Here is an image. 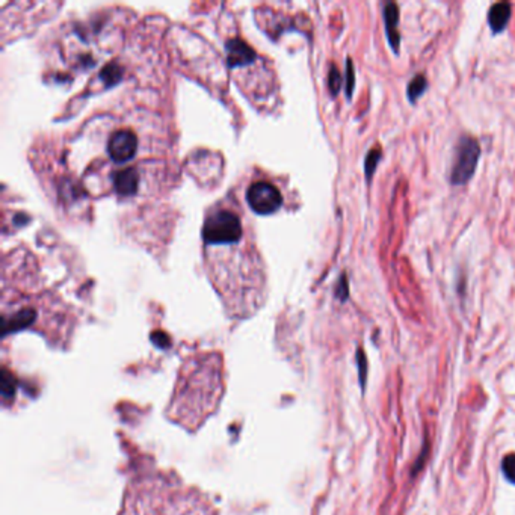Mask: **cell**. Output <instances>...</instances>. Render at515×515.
I'll use <instances>...</instances> for the list:
<instances>
[{"mask_svg": "<svg viewBox=\"0 0 515 515\" xmlns=\"http://www.w3.org/2000/svg\"><path fill=\"white\" fill-rule=\"evenodd\" d=\"M120 515H212V511L193 491L158 476L134 483Z\"/></svg>", "mask_w": 515, "mask_h": 515, "instance_id": "obj_1", "label": "cell"}, {"mask_svg": "<svg viewBox=\"0 0 515 515\" xmlns=\"http://www.w3.org/2000/svg\"><path fill=\"white\" fill-rule=\"evenodd\" d=\"M174 408L176 417L183 423H193V420L207 414L209 407L216 402L221 388V378L216 370L197 369L189 375H182Z\"/></svg>", "mask_w": 515, "mask_h": 515, "instance_id": "obj_2", "label": "cell"}, {"mask_svg": "<svg viewBox=\"0 0 515 515\" xmlns=\"http://www.w3.org/2000/svg\"><path fill=\"white\" fill-rule=\"evenodd\" d=\"M481 158V144L479 140L470 135H461L458 139L455 151H454V163H452L449 182L454 186H463L476 173V167Z\"/></svg>", "mask_w": 515, "mask_h": 515, "instance_id": "obj_3", "label": "cell"}, {"mask_svg": "<svg viewBox=\"0 0 515 515\" xmlns=\"http://www.w3.org/2000/svg\"><path fill=\"white\" fill-rule=\"evenodd\" d=\"M242 238V224L238 215L230 210H220V212L209 216L204 227H202V239L207 245H227L234 244Z\"/></svg>", "mask_w": 515, "mask_h": 515, "instance_id": "obj_4", "label": "cell"}, {"mask_svg": "<svg viewBox=\"0 0 515 515\" xmlns=\"http://www.w3.org/2000/svg\"><path fill=\"white\" fill-rule=\"evenodd\" d=\"M246 201L255 213L271 215L283 204V197L274 185L268 182H257L248 187Z\"/></svg>", "mask_w": 515, "mask_h": 515, "instance_id": "obj_5", "label": "cell"}, {"mask_svg": "<svg viewBox=\"0 0 515 515\" xmlns=\"http://www.w3.org/2000/svg\"><path fill=\"white\" fill-rule=\"evenodd\" d=\"M138 150V138L130 130H116L109 138L107 151L111 159L116 163L129 162Z\"/></svg>", "mask_w": 515, "mask_h": 515, "instance_id": "obj_6", "label": "cell"}, {"mask_svg": "<svg viewBox=\"0 0 515 515\" xmlns=\"http://www.w3.org/2000/svg\"><path fill=\"white\" fill-rule=\"evenodd\" d=\"M399 6L396 2H386L382 5V20H384V30L387 41L392 47L395 54H399L401 49V34H399Z\"/></svg>", "mask_w": 515, "mask_h": 515, "instance_id": "obj_7", "label": "cell"}, {"mask_svg": "<svg viewBox=\"0 0 515 515\" xmlns=\"http://www.w3.org/2000/svg\"><path fill=\"white\" fill-rule=\"evenodd\" d=\"M255 59V52L245 41L234 38L227 43V61L231 68L248 65Z\"/></svg>", "mask_w": 515, "mask_h": 515, "instance_id": "obj_8", "label": "cell"}, {"mask_svg": "<svg viewBox=\"0 0 515 515\" xmlns=\"http://www.w3.org/2000/svg\"><path fill=\"white\" fill-rule=\"evenodd\" d=\"M512 15V5L509 2H497L490 8L487 20L493 34H501L508 26Z\"/></svg>", "mask_w": 515, "mask_h": 515, "instance_id": "obj_9", "label": "cell"}, {"mask_svg": "<svg viewBox=\"0 0 515 515\" xmlns=\"http://www.w3.org/2000/svg\"><path fill=\"white\" fill-rule=\"evenodd\" d=\"M114 186L115 191L123 197H130L136 193L139 186V174L135 168H126L118 171L114 176Z\"/></svg>", "mask_w": 515, "mask_h": 515, "instance_id": "obj_10", "label": "cell"}, {"mask_svg": "<svg viewBox=\"0 0 515 515\" xmlns=\"http://www.w3.org/2000/svg\"><path fill=\"white\" fill-rule=\"evenodd\" d=\"M34 319H35L34 310H30V308L21 310L17 315H14L10 321L5 322V333L17 331V330H21V328H26L28 325L34 322Z\"/></svg>", "mask_w": 515, "mask_h": 515, "instance_id": "obj_11", "label": "cell"}, {"mask_svg": "<svg viewBox=\"0 0 515 515\" xmlns=\"http://www.w3.org/2000/svg\"><path fill=\"white\" fill-rule=\"evenodd\" d=\"M428 79L425 74H416L407 85V97L410 103L414 105L416 101L423 96V94L428 91Z\"/></svg>", "mask_w": 515, "mask_h": 515, "instance_id": "obj_12", "label": "cell"}, {"mask_svg": "<svg viewBox=\"0 0 515 515\" xmlns=\"http://www.w3.org/2000/svg\"><path fill=\"white\" fill-rule=\"evenodd\" d=\"M382 158V150L379 147H373L372 150H369V153L366 154V159H364V174H366V180H368V183H370L372 177L375 174V171H377V167L378 163Z\"/></svg>", "mask_w": 515, "mask_h": 515, "instance_id": "obj_13", "label": "cell"}, {"mask_svg": "<svg viewBox=\"0 0 515 515\" xmlns=\"http://www.w3.org/2000/svg\"><path fill=\"white\" fill-rule=\"evenodd\" d=\"M328 90H330L331 96H337L341 90V76L337 65L334 64L330 67V73H328Z\"/></svg>", "mask_w": 515, "mask_h": 515, "instance_id": "obj_14", "label": "cell"}, {"mask_svg": "<svg viewBox=\"0 0 515 515\" xmlns=\"http://www.w3.org/2000/svg\"><path fill=\"white\" fill-rule=\"evenodd\" d=\"M100 77L107 85H114L121 79V68L116 64H107L103 70H101Z\"/></svg>", "mask_w": 515, "mask_h": 515, "instance_id": "obj_15", "label": "cell"}, {"mask_svg": "<svg viewBox=\"0 0 515 515\" xmlns=\"http://www.w3.org/2000/svg\"><path fill=\"white\" fill-rule=\"evenodd\" d=\"M345 88H346V97L350 100V97H353V92H354V87H355V72H354V64H353V59L348 58L346 59V73H345Z\"/></svg>", "mask_w": 515, "mask_h": 515, "instance_id": "obj_16", "label": "cell"}, {"mask_svg": "<svg viewBox=\"0 0 515 515\" xmlns=\"http://www.w3.org/2000/svg\"><path fill=\"white\" fill-rule=\"evenodd\" d=\"M357 364H358V373H360V384H361V388L364 390L366 378H368L369 363H368V358H366V354H364L363 349L357 350Z\"/></svg>", "mask_w": 515, "mask_h": 515, "instance_id": "obj_17", "label": "cell"}, {"mask_svg": "<svg viewBox=\"0 0 515 515\" xmlns=\"http://www.w3.org/2000/svg\"><path fill=\"white\" fill-rule=\"evenodd\" d=\"M502 472L506 479L511 483H515V454H508L503 458Z\"/></svg>", "mask_w": 515, "mask_h": 515, "instance_id": "obj_18", "label": "cell"}, {"mask_svg": "<svg viewBox=\"0 0 515 515\" xmlns=\"http://www.w3.org/2000/svg\"><path fill=\"white\" fill-rule=\"evenodd\" d=\"M335 298L345 302L349 298V283L346 274H341L339 278V283L335 286Z\"/></svg>", "mask_w": 515, "mask_h": 515, "instance_id": "obj_19", "label": "cell"}, {"mask_svg": "<svg viewBox=\"0 0 515 515\" xmlns=\"http://www.w3.org/2000/svg\"><path fill=\"white\" fill-rule=\"evenodd\" d=\"M428 446H429V444H428V443H425L423 450H421L420 459H419V461H416V465H414V472H419V470H420V468H421V464H423V459L426 458V454H428Z\"/></svg>", "mask_w": 515, "mask_h": 515, "instance_id": "obj_20", "label": "cell"}]
</instances>
